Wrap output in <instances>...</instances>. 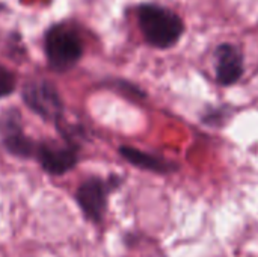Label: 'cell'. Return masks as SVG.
<instances>
[{
    "label": "cell",
    "instance_id": "6da1fadb",
    "mask_svg": "<svg viewBox=\"0 0 258 257\" xmlns=\"http://www.w3.org/2000/svg\"><path fill=\"white\" fill-rule=\"evenodd\" d=\"M138 18L145 39L157 48L172 47L184 32L181 18L172 11L157 5L139 6Z\"/></svg>",
    "mask_w": 258,
    "mask_h": 257
},
{
    "label": "cell",
    "instance_id": "7a4b0ae2",
    "mask_svg": "<svg viewBox=\"0 0 258 257\" xmlns=\"http://www.w3.org/2000/svg\"><path fill=\"white\" fill-rule=\"evenodd\" d=\"M45 55L56 71H67L77 64L83 55L80 36L65 24H54L45 33Z\"/></svg>",
    "mask_w": 258,
    "mask_h": 257
},
{
    "label": "cell",
    "instance_id": "3957f363",
    "mask_svg": "<svg viewBox=\"0 0 258 257\" xmlns=\"http://www.w3.org/2000/svg\"><path fill=\"white\" fill-rule=\"evenodd\" d=\"M118 183L119 180L115 177L109 180L89 177L79 185L74 198L86 221L92 224H101L104 221L109 194L118 186Z\"/></svg>",
    "mask_w": 258,
    "mask_h": 257
},
{
    "label": "cell",
    "instance_id": "277c9868",
    "mask_svg": "<svg viewBox=\"0 0 258 257\" xmlns=\"http://www.w3.org/2000/svg\"><path fill=\"white\" fill-rule=\"evenodd\" d=\"M24 103L44 120L59 123L63 103L54 85L48 80H30L23 88Z\"/></svg>",
    "mask_w": 258,
    "mask_h": 257
},
{
    "label": "cell",
    "instance_id": "5b68a950",
    "mask_svg": "<svg viewBox=\"0 0 258 257\" xmlns=\"http://www.w3.org/2000/svg\"><path fill=\"white\" fill-rule=\"evenodd\" d=\"M33 159L38 161L44 173L57 177L67 174L79 164V148L71 141L65 144L47 141L36 145Z\"/></svg>",
    "mask_w": 258,
    "mask_h": 257
},
{
    "label": "cell",
    "instance_id": "8992f818",
    "mask_svg": "<svg viewBox=\"0 0 258 257\" xmlns=\"http://www.w3.org/2000/svg\"><path fill=\"white\" fill-rule=\"evenodd\" d=\"M0 136L3 147L15 158L32 159L35 158L36 142L24 135L20 124V115L15 109H8L0 117Z\"/></svg>",
    "mask_w": 258,
    "mask_h": 257
},
{
    "label": "cell",
    "instance_id": "52a82bcc",
    "mask_svg": "<svg viewBox=\"0 0 258 257\" xmlns=\"http://www.w3.org/2000/svg\"><path fill=\"white\" fill-rule=\"evenodd\" d=\"M218 82L224 86L236 83L243 74V58L237 47L224 44L216 52Z\"/></svg>",
    "mask_w": 258,
    "mask_h": 257
},
{
    "label": "cell",
    "instance_id": "ba28073f",
    "mask_svg": "<svg viewBox=\"0 0 258 257\" xmlns=\"http://www.w3.org/2000/svg\"><path fill=\"white\" fill-rule=\"evenodd\" d=\"M119 155L127 161L130 162L132 165L138 167V168H142V170H147V171H153V173H162V174H166V173H172L175 170V165L171 164V162H166L160 158H156V156H151L148 153H144L141 150H136L133 147H125L122 145L119 148Z\"/></svg>",
    "mask_w": 258,
    "mask_h": 257
},
{
    "label": "cell",
    "instance_id": "9c48e42d",
    "mask_svg": "<svg viewBox=\"0 0 258 257\" xmlns=\"http://www.w3.org/2000/svg\"><path fill=\"white\" fill-rule=\"evenodd\" d=\"M15 85H17L15 74L0 65V98L11 94L15 89Z\"/></svg>",
    "mask_w": 258,
    "mask_h": 257
}]
</instances>
